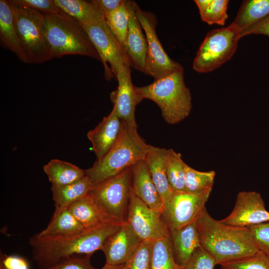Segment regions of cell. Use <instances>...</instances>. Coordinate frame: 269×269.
<instances>
[{
  "label": "cell",
  "instance_id": "obj_1",
  "mask_svg": "<svg viewBox=\"0 0 269 269\" xmlns=\"http://www.w3.org/2000/svg\"><path fill=\"white\" fill-rule=\"evenodd\" d=\"M124 223L86 229L66 237H41L35 234L29 241L33 259L41 269H44L75 255L91 256L102 250L106 241Z\"/></svg>",
  "mask_w": 269,
  "mask_h": 269
},
{
  "label": "cell",
  "instance_id": "obj_2",
  "mask_svg": "<svg viewBox=\"0 0 269 269\" xmlns=\"http://www.w3.org/2000/svg\"><path fill=\"white\" fill-rule=\"evenodd\" d=\"M201 246L215 259L217 265L256 255L260 251L249 227L228 225L212 218L205 207L196 219Z\"/></svg>",
  "mask_w": 269,
  "mask_h": 269
},
{
  "label": "cell",
  "instance_id": "obj_3",
  "mask_svg": "<svg viewBox=\"0 0 269 269\" xmlns=\"http://www.w3.org/2000/svg\"><path fill=\"white\" fill-rule=\"evenodd\" d=\"M136 93L142 99L151 100L159 107L164 121L176 124L186 118L192 109L190 89L186 86L183 68L161 78L154 80L149 85L136 87Z\"/></svg>",
  "mask_w": 269,
  "mask_h": 269
},
{
  "label": "cell",
  "instance_id": "obj_4",
  "mask_svg": "<svg viewBox=\"0 0 269 269\" xmlns=\"http://www.w3.org/2000/svg\"><path fill=\"white\" fill-rule=\"evenodd\" d=\"M137 127L123 122L121 134L112 147L101 159L85 170L94 185L106 180L144 160L149 144L139 135Z\"/></svg>",
  "mask_w": 269,
  "mask_h": 269
},
{
  "label": "cell",
  "instance_id": "obj_5",
  "mask_svg": "<svg viewBox=\"0 0 269 269\" xmlns=\"http://www.w3.org/2000/svg\"><path fill=\"white\" fill-rule=\"evenodd\" d=\"M43 14L45 35L53 58L80 55L101 61L84 27L77 20L64 12Z\"/></svg>",
  "mask_w": 269,
  "mask_h": 269
},
{
  "label": "cell",
  "instance_id": "obj_6",
  "mask_svg": "<svg viewBox=\"0 0 269 269\" xmlns=\"http://www.w3.org/2000/svg\"><path fill=\"white\" fill-rule=\"evenodd\" d=\"M8 1L16 30L28 63H42L53 59L45 35L44 14Z\"/></svg>",
  "mask_w": 269,
  "mask_h": 269
},
{
  "label": "cell",
  "instance_id": "obj_7",
  "mask_svg": "<svg viewBox=\"0 0 269 269\" xmlns=\"http://www.w3.org/2000/svg\"><path fill=\"white\" fill-rule=\"evenodd\" d=\"M240 34L232 23L208 32L193 60V70L208 73L230 60L236 51Z\"/></svg>",
  "mask_w": 269,
  "mask_h": 269
},
{
  "label": "cell",
  "instance_id": "obj_8",
  "mask_svg": "<svg viewBox=\"0 0 269 269\" xmlns=\"http://www.w3.org/2000/svg\"><path fill=\"white\" fill-rule=\"evenodd\" d=\"M132 179L130 166L94 185L88 195L109 216L118 222H125L132 192Z\"/></svg>",
  "mask_w": 269,
  "mask_h": 269
},
{
  "label": "cell",
  "instance_id": "obj_9",
  "mask_svg": "<svg viewBox=\"0 0 269 269\" xmlns=\"http://www.w3.org/2000/svg\"><path fill=\"white\" fill-rule=\"evenodd\" d=\"M98 53L107 80L116 77L119 70L131 64L122 44L107 24L104 17L82 25Z\"/></svg>",
  "mask_w": 269,
  "mask_h": 269
},
{
  "label": "cell",
  "instance_id": "obj_10",
  "mask_svg": "<svg viewBox=\"0 0 269 269\" xmlns=\"http://www.w3.org/2000/svg\"><path fill=\"white\" fill-rule=\"evenodd\" d=\"M134 7L147 40L145 74L156 80L182 68V66L170 58L163 49L156 31L157 21L155 14L142 10L135 1Z\"/></svg>",
  "mask_w": 269,
  "mask_h": 269
},
{
  "label": "cell",
  "instance_id": "obj_11",
  "mask_svg": "<svg viewBox=\"0 0 269 269\" xmlns=\"http://www.w3.org/2000/svg\"><path fill=\"white\" fill-rule=\"evenodd\" d=\"M127 223L141 241L169 237L170 231L162 215L153 211L132 192Z\"/></svg>",
  "mask_w": 269,
  "mask_h": 269
},
{
  "label": "cell",
  "instance_id": "obj_12",
  "mask_svg": "<svg viewBox=\"0 0 269 269\" xmlns=\"http://www.w3.org/2000/svg\"><path fill=\"white\" fill-rule=\"evenodd\" d=\"M212 189L197 192L173 191L163 214L169 229H178L195 221L205 207Z\"/></svg>",
  "mask_w": 269,
  "mask_h": 269
},
{
  "label": "cell",
  "instance_id": "obj_13",
  "mask_svg": "<svg viewBox=\"0 0 269 269\" xmlns=\"http://www.w3.org/2000/svg\"><path fill=\"white\" fill-rule=\"evenodd\" d=\"M224 224L250 227L269 222V212L261 194L255 191L240 192L232 212L220 220Z\"/></svg>",
  "mask_w": 269,
  "mask_h": 269
},
{
  "label": "cell",
  "instance_id": "obj_14",
  "mask_svg": "<svg viewBox=\"0 0 269 269\" xmlns=\"http://www.w3.org/2000/svg\"><path fill=\"white\" fill-rule=\"evenodd\" d=\"M130 68L129 65L124 66L118 71L116 75L118 88L111 93L110 98L121 121L137 127L135 110L142 99L135 92L133 84Z\"/></svg>",
  "mask_w": 269,
  "mask_h": 269
},
{
  "label": "cell",
  "instance_id": "obj_15",
  "mask_svg": "<svg viewBox=\"0 0 269 269\" xmlns=\"http://www.w3.org/2000/svg\"><path fill=\"white\" fill-rule=\"evenodd\" d=\"M141 242L127 222H124L120 229L108 239L103 247L106 264L111 266L124 265Z\"/></svg>",
  "mask_w": 269,
  "mask_h": 269
},
{
  "label": "cell",
  "instance_id": "obj_16",
  "mask_svg": "<svg viewBox=\"0 0 269 269\" xmlns=\"http://www.w3.org/2000/svg\"><path fill=\"white\" fill-rule=\"evenodd\" d=\"M130 12L129 27L124 48L131 66L145 74L147 44L142 27L136 15L134 1L127 0Z\"/></svg>",
  "mask_w": 269,
  "mask_h": 269
},
{
  "label": "cell",
  "instance_id": "obj_17",
  "mask_svg": "<svg viewBox=\"0 0 269 269\" xmlns=\"http://www.w3.org/2000/svg\"><path fill=\"white\" fill-rule=\"evenodd\" d=\"M122 126L123 122L113 107L111 112L88 132L87 136L92 143L97 160L102 158L112 147L121 134Z\"/></svg>",
  "mask_w": 269,
  "mask_h": 269
},
{
  "label": "cell",
  "instance_id": "obj_18",
  "mask_svg": "<svg viewBox=\"0 0 269 269\" xmlns=\"http://www.w3.org/2000/svg\"><path fill=\"white\" fill-rule=\"evenodd\" d=\"M134 194L153 211L163 215L164 205L144 160L132 166Z\"/></svg>",
  "mask_w": 269,
  "mask_h": 269
},
{
  "label": "cell",
  "instance_id": "obj_19",
  "mask_svg": "<svg viewBox=\"0 0 269 269\" xmlns=\"http://www.w3.org/2000/svg\"><path fill=\"white\" fill-rule=\"evenodd\" d=\"M167 153L168 149L149 145L148 151L144 159L164 207L173 193L166 171L165 160Z\"/></svg>",
  "mask_w": 269,
  "mask_h": 269
},
{
  "label": "cell",
  "instance_id": "obj_20",
  "mask_svg": "<svg viewBox=\"0 0 269 269\" xmlns=\"http://www.w3.org/2000/svg\"><path fill=\"white\" fill-rule=\"evenodd\" d=\"M170 231L175 261L178 265L184 268L195 251L201 246L196 220L181 228Z\"/></svg>",
  "mask_w": 269,
  "mask_h": 269
},
{
  "label": "cell",
  "instance_id": "obj_21",
  "mask_svg": "<svg viewBox=\"0 0 269 269\" xmlns=\"http://www.w3.org/2000/svg\"><path fill=\"white\" fill-rule=\"evenodd\" d=\"M67 208L85 229L122 223L105 213L89 195L70 205Z\"/></svg>",
  "mask_w": 269,
  "mask_h": 269
},
{
  "label": "cell",
  "instance_id": "obj_22",
  "mask_svg": "<svg viewBox=\"0 0 269 269\" xmlns=\"http://www.w3.org/2000/svg\"><path fill=\"white\" fill-rule=\"evenodd\" d=\"M0 40L1 44L24 63H28L17 35L11 7L8 0H0Z\"/></svg>",
  "mask_w": 269,
  "mask_h": 269
},
{
  "label": "cell",
  "instance_id": "obj_23",
  "mask_svg": "<svg viewBox=\"0 0 269 269\" xmlns=\"http://www.w3.org/2000/svg\"><path fill=\"white\" fill-rule=\"evenodd\" d=\"M85 230L67 207L55 208L49 224L37 235L41 237H66Z\"/></svg>",
  "mask_w": 269,
  "mask_h": 269
},
{
  "label": "cell",
  "instance_id": "obj_24",
  "mask_svg": "<svg viewBox=\"0 0 269 269\" xmlns=\"http://www.w3.org/2000/svg\"><path fill=\"white\" fill-rule=\"evenodd\" d=\"M56 5L64 13L82 25L96 21L104 15L95 0H54Z\"/></svg>",
  "mask_w": 269,
  "mask_h": 269
},
{
  "label": "cell",
  "instance_id": "obj_25",
  "mask_svg": "<svg viewBox=\"0 0 269 269\" xmlns=\"http://www.w3.org/2000/svg\"><path fill=\"white\" fill-rule=\"evenodd\" d=\"M94 184L88 176L71 184L52 185L53 200L55 208L67 207L89 194Z\"/></svg>",
  "mask_w": 269,
  "mask_h": 269
},
{
  "label": "cell",
  "instance_id": "obj_26",
  "mask_svg": "<svg viewBox=\"0 0 269 269\" xmlns=\"http://www.w3.org/2000/svg\"><path fill=\"white\" fill-rule=\"evenodd\" d=\"M43 170L52 185L62 186L75 182L86 176L85 170L70 162L51 159L44 165Z\"/></svg>",
  "mask_w": 269,
  "mask_h": 269
},
{
  "label": "cell",
  "instance_id": "obj_27",
  "mask_svg": "<svg viewBox=\"0 0 269 269\" xmlns=\"http://www.w3.org/2000/svg\"><path fill=\"white\" fill-rule=\"evenodd\" d=\"M269 15V0H246L232 23L241 33Z\"/></svg>",
  "mask_w": 269,
  "mask_h": 269
},
{
  "label": "cell",
  "instance_id": "obj_28",
  "mask_svg": "<svg viewBox=\"0 0 269 269\" xmlns=\"http://www.w3.org/2000/svg\"><path fill=\"white\" fill-rule=\"evenodd\" d=\"M202 20L211 25H224L228 15V0H195Z\"/></svg>",
  "mask_w": 269,
  "mask_h": 269
},
{
  "label": "cell",
  "instance_id": "obj_29",
  "mask_svg": "<svg viewBox=\"0 0 269 269\" xmlns=\"http://www.w3.org/2000/svg\"><path fill=\"white\" fill-rule=\"evenodd\" d=\"M186 164L180 153L172 149H168L165 160L166 171L169 185L174 192L186 191L185 182Z\"/></svg>",
  "mask_w": 269,
  "mask_h": 269
},
{
  "label": "cell",
  "instance_id": "obj_30",
  "mask_svg": "<svg viewBox=\"0 0 269 269\" xmlns=\"http://www.w3.org/2000/svg\"><path fill=\"white\" fill-rule=\"evenodd\" d=\"M151 269H184L175 261L170 237L153 242Z\"/></svg>",
  "mask_w": 269,
  "mask_h": 269
},
{
  "label": "cell",
  "instance_id": "obj_31",
  "mask_svg": "<svg viewBox=\"0 0 269 269\" xmlns=\"http://www.w3.org/2000/svg\"><path fill=\"white\" fill-rule=\"evenodd\" d=\"M129 18L128 2L125 0L119 7L105 17L107 24L123 48L128 30Z\"/></svg>",
  "mask_w": 269,
  "mask_h": 269
},
{
  "label": "cell",
  "instance_id": "obj_32",
  "mask_svg": "<svg viewBox=\"0 0 269 269\" xmlns=\"http://www.w3.org/2000/svg\"><path fill=\"white\" fill-rule=\"evenodd\" d=\"M216 173L214 170L200 171L186 164L185 168V190L197 192L212 188Z\"/></svg>",
  "mask_w": 269,
  "mask_h": 269
},
{
  "label": "cell",
  "instance_id": "obj_33",
  "mask_svg": "<svg viewBox=\"0 0 269 269\" xmlns=\"http://www.w3.org/2000/svg\"><path fill=\"white\" fill-rule=\"evenodd\" d=\"M153 242L142 241L136 251L124 264V269H151Z\"/></svg>",
  "mask_w": 269,
  "mask_h": 269
},
{
  "label": "cell",
  "instance_id": "obj_34",
  "mask_svg": "<svg viewBox=\"0 0 269 269\" xmlns=\"http://www.w3.org/2000/svg\"><path fill=\"white\" fill-rule=\"evenodd\" d=\"M221 269H269V258L259 251L256 255L223 264Z\"/></svg>",
  "mask_w": 269,
  "mask_h": 269
},
{
  "label": "cell",
  "instance_id": "obj_35",
  "mask_svg": "<svg viewBox=\"0 0 269 269\" xmlns=\"http://www.w3.org/2000/svg\"><path fill=\"white\" fill-rule=\"evenodd\" d=\"M214 258L201 246L193 253L184 269H214L216 265Z\"/></svg>",
  "mask_w": 269,
  "mask_h": 269
},
{
  "label": "cell",
  "instance_id": "obj_36",
  "mask_svg": "<svg viewBox=\"0 0 269 269\" xmlns=\"http://www.w3.org/2000/svg\"><path fill=\"white\" fill-rule=\"evenodd\" d=\"M11 2L38 11L43 13L55 14L62 11L54 0H10Z\"/></svg>",
  "mask_w": 269,
  "mask_h": 269
},
{
  "label": "cell",
  "instance_id": "obj_37",
  "mask_svg": "<svg viewBox=\"0 0 269 269\" xmlns=\"http://www.w3.org/2000/svg\"><path fill=\"white\" fill-rule=\"evenodd\" d=\"M249 229L259 251L269 258V222L250 227Z\"/></svg>",
  "mask_w": 269,
  "mask_h": 269
},
{
  "label": "cell",
  "instance_id": "obj_38",
  "mask_svg": "<svg viewBox=\"0 0 269 269\" xmlns=\"http://www.w3.org/2000/svg\"><path fill=\"white\" fill-rule=\"evenodd\" d=\"M91 256L73 257L44 269H96L91 265Z\"/></svg>",
  "mask_w": 269,
  "mask_h": 269
},
{
  "label": "cell",
  "instance_id": "obj_39",
  "mask_svg": "<svg viewBox=\"0 0 269 269\" xmlns=\"http://www.w3.org/2000/svg\"><path fill=\"white\" fill-rule=\"evenodd\" d=\"M250 34L269 36V15L241 32L240 38Z\"/></svg>",
  "mask_w": 269,
  "mask_h": 269
},
{
  "label": "cell",
  "instance_id": "obj_40",
  "mask_svg": "<svg viewBox=\"0 0 269 269\" xmlns=\"http://www.w3.org/2000/svg\"><path fill=\"white\" fill-rule=\"evenodd\" d=\"M0 259V263L5 269H29L27 262L19 256H5Z\"/></svg>",
  "mask_w": 269,
  "mask_h": 269
},
{
  "label": "cell",
  "instance_id": "obj_41",
  "mask_svg": "<svg viewBox=\"0 0 269 269\" xmlns=\"http://www.w3.org/2000/svg\"><path fill=\"white\" fill-rule=\"evenodd\" d=\"M105 18L111 12L119 7L125 0H95Z\"/></svg>",
  "mask_w": 269,
  "mask_h": 269
},
{
  "label": "cell",
  "instance_id": "obj_42",
  "mask_svg": "<svg viewBox=\"0 0 269 269\" xmlns=\"http://www.w3.org/2000/svg\"><path fill=\"white\" fill-rule=\"evenodd\" d=\"M123 266H124V265H120V266H111V265L106 264L100 269H122Z\"/></svg>",
  "mask_w": 269,
  "mask_h": 269
},
{
  "label": "cell",
  "instance_id": "obj_43",
  "mask_svg": "<svg viewBox=\"0 0 269 269\" xmlns=\"http://www.w3.org/2000/svg\"><path fill=\"white\" fill-rule=\"evenodd\" d=\"M0 269H5L2 264L0 263Z\"/></svg>",
  "mask_w": 269,
  "mask_h": 269
},
{
  "label": "cell",
  "instance_id": "obj_44",
  "mask_svg": "<svg viewBox=\"0 0 269 269\" xmlns=\"http://www.w3.org/2000/svg\"><path fill=\"white\" fill-rule=\"evenodd\" d=\"M122 269H124V266H123V267Z\"/></svg>",
  "mask_w": 269,
  "mask_h": 269
},
{
  "label": "cell",
  "instance_id": "obj_45",
  "mask_svg": "<svg viewBox=\"0 0 269 269\" xmlns=\"http://www.w3.org/2000/svg\"></svg>",
  "mask_w": 269,
  "mask_h": 269
}]
</instances>
